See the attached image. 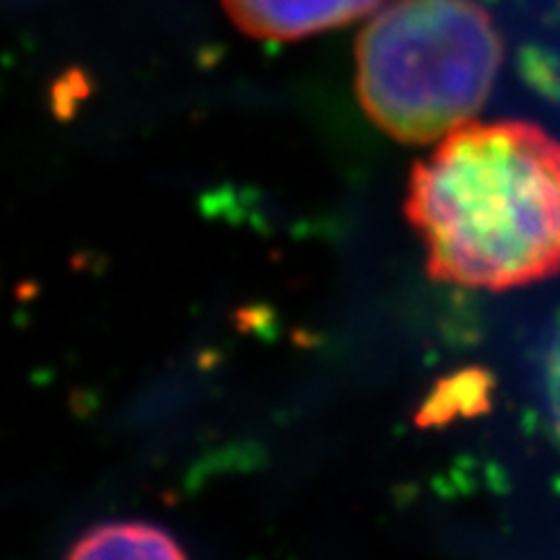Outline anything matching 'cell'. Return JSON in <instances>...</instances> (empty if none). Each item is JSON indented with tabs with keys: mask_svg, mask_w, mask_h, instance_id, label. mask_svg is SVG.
I'll return each mask as SVG.
<instances>
[{
	"mask_svg": "<svg viewBox=\"0 0 560 560\" xmlns=\"http://www.w3.org/2000/svg\"><path fill=\"white\" fill-rule=\"evenodd\" d=\"M405 213L439 283H542L560 272V140L522 120L459 125L416 164Z\"/></svg>",
	"mask_w": 560,
	"mask_h": 560,
	"instance_id": "1",
	"label": "cell"
},
{
	"mask_svg": "<svg viewBox=\"0 0 560 560\" xmlns=\"http://www.w3.org/2000/svg\"><path fill=\"white\" fill-rule=\"evenodd\" d=\"M542 402L548 423L560 450V312L552 319L550 335L542 350Z\"/></svg>",
	"mask_w": 560,
	"mask_h": 560,
	"instance_id": "5",
	"label": "cell"
},
{
	"mask_svg": "<svg viewBox=\"0 0 560 560\" xmlns=\"http://www.w3.org/2000/svg\"><path fill=\"white\" fill-rule=\"evenodd\" d=\"M68 560H187V556L156 524L104 522L70 548Z\"/></svg>",
	"mask_w": 560,
	"mask_h": 560,
	"instance_id": "4",
	"label": "cell"
},
{
	"mask_svg": "<svg viewBox=\"0 0 560 560\" xmlns=\"http://www.w3.org/2000/svg\"><path fill=\"white\" fill-rule=\"evenodd\" d=\"M231 24L260 42H299L376 13L384 0H221Z\"/></svg>",
	"mask_w": 560,
	"mask_h": 560,
	"instance_id": "3",
	"label": "cell"
},
{
	"mask_svg": "<svg viewBox=\"0 0 560 560\" xmlns=\"http://www.w3.org/2000/svg\"><path fill=\"white\" fill-rule=\"evenodd\" d=\"M503 58L478 0H392L355 42V96L400 143H433L470 122Z\"/></svg>",
	"mask_w": 560,
	"mask_h": 560,
	"instance_id": "2",
	"label": "cell"
}]
</instances>
